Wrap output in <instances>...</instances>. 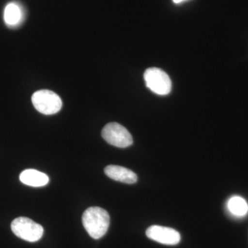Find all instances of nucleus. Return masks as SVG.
Listing matches in <instances>:
<instances>
[{"instance_id":"1","label":"nucleus","mask_w":248,"mask_h":248,"mask_svg":"<svg viewBox=\"0 0 248 248\" xmlns=\"http://www.w3.org/2000/svg\"><path fill=\"white\" fill-rule=\"evenodd\" d=\"M82 223L91 237L99 239L107 234L110 226V216L104 209L91 207L83 214Z\"/></svg>"},{"instance_id":"2","label":"nucleus","mask_w":248,"mask_h":248,"mask_svg":"<svg viewBox=\"0 0 248 248\" xmlns=\"http://www.w3.org/2000/svg\"><path fill=\"white\" fill-rule=\"evenodd\" d=\"M32 103L36 110L46 115L58 113L62 107L61 98L49 90H40L34 93Z\"/></svg>"},{"instance_id":"3","label":"nucleus","mask_w":248,"mask_h":248,"mask_svg":"<svg viewBox=\"0 0 248 248\" xmlns=\"http://www.w3.org/2000/svg\"><path fill=\"white\" fill-rule=\"evenodd\" d=\"M11 230L17 237L29 242H36L44 234L43 227L27 217H18L11 223Z\"/></svg>"},{"instance_id":"4","label":"nucleus","mask_w":248,"mask_h":248,"mask_svg":"<svg viewBox=\"0 0 248 248\" xmlns=\"http://www.w3.org/2000/svg\"><path fill=\"white\" fill-rule=\"evenodd\" d=\"M102 136L108 143L117 148H127L133 143V138L128 130L116 122L106 125L103 128Z\"/></svg>"},{"instance_id":"5","label":"nucleus","mask_w":248,"mask_h":248,"mask_svg":"<svg viewBox=\"0 0 248 248\" xmlns=\"http://www.w3.org/2000/svg\"><path fill=\"white\" fill-rule=\"evenodd\" d=\"M147 87L155 94L166 95L172 89V82L166 72L158 68H150L144 73Z\"/></svg>"},{"instance_id":"6","label":"nucleus","mask_w":248,"mask_h":248,"mask_svg":"<svg viewBox=\"0 0 248 248\" xmlns=\"http://www.w3.org/2000/svg\"><path fill=\"white\" fill-rule=\"evenodd\" d=\"M146 234L150 239L168 246H174L181 241L180 234L175 230L167 227L152 226L147 229Z\"/></svg>"},{"instance_id":"7","label":"nucleus","mask_w":248,"mask_h":248,"mask_svg":"<svg viewBox=\"0 0 248 248\" xmlns=\"http://www.w3.org/2000/svg\"><path fill=\"white\" fill-rule=\"evenodd\" d=\"M104 172L110 179L124 184H133L138 181V175L133 171L122 166L110 165L106 167Z\"/></svg>"},{"instance_id":"8","label":"nucleus","mask_w":248,"mask_h":248,"mask_svg":"<svg viewBox=\"0 0 248 248\" xmlns=\"http://www.w3.org/2000/svg\"><path fill=\"white\" fill-rule=\"evenodd\" d=\"M21 182L32 187H42L48 184L49 177L45 173L37 170L27 169L19 175Z\"/></svg>"},{"instance_id":"9","label":"nucleus","mask_w":248,"mask_h":248,"mask_svg":"<svg viewBox=\"0 0 248 248\" xmlns=\"http://www.w3.org/2000/svg\"><path fill=\"white\" fill-rule=\"evenodd\" d=\"M22 11L17 4L10 3L4 10V18L5 22L10 27L17 26L22 21Z\"/></svg>"},{"instance_id":"10","label":"nucleus","mask_w":248,"mask_h":248,"mask_svg":"<svg viewBox=\"0 0 248 248\" xmlns=\"http://www.w3.org/2000/svg\"><path fill=\"white\" fill-rule=\"evenodd\" d=\"M228 209L232 215L237 217L245 216L248 212V205L242 197H232L228 203Z\"/></svg>"},{"instance_id":"11","label":"nucleus","mask_w":248,"mask_h":248,"mask_svg":"<svg viewBox=\"0 0 248 248\" xmlns=\"http://www.w3.org/2000/svg\"><path fill=\"white\" fill-rule=\"evenodd\" d=\"M186 1V0H173L175 4H179V3H182L183 1Z\"/></svg>"}]
</instances>
